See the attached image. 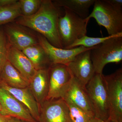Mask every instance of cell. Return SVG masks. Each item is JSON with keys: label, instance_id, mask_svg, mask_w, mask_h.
Listing matches in <instances>:
<instances>
[{"label": "cell", "instance_id": "obj_1", "mask_svg": "<svg viewBox=\"0 0 122 122\" xmlns=\"http://www.w3.org/2000/svg\"><path fill=\"white\" fill-rule=\"evenodd\" d=\"M60 7L55 5L51 0H42L38 11L28 16H21L15 23L39 33L50 44L62 48L58 30V23L61 16Z\"/></svg>", "mask_w": 122, "mask_h": 122}, {"label": "cell", "instance_id": "obj_2", "mask_svg": "<svg viewBox=\"0 0 122 122\" xmlns=\"http://www.w3.org/2000/svg\"><path fill=\"white\" fill-rule=\"evenodd\" d=\"M86 90L95 118L110 120V106L103 74L95 73L86 86Z\"/></svg>", "mask_w": 122, "mask_h": 122}, {"label": "cell", "instance_id": "obj_3", "mask_svg": "<svg viewBox=\"0 0 122 122\" xmlns=\"http://www.w3.org/2000/svg\"><path fill=\"white\" fill-rule=\"evenodd\" d=\"M91 59L95 73L102 74L105 66L122 61V33L106 40L91 50Z\"/></svg>", "mask_w": 122, "mask_h": 122}, {"label": "cell", "instance_id": "obj_4", "mask_svg": "<svg viewBox=\"0 0 122 122\" xmlns=\"http://www.w3.org/2000/svg\"><path fill=\"white\" fill-rule=\"evenodd\" d=\"M59 18L58 30L62 48L67 49L75 41L86 35L89 20L83 19L67 9Z\"/></svg>", "mask_w": 122, "mask_h": 122}, {"label": "cell", "instance_id": "obj_5", "mask_svg": "<svg viewBox=\"0 0 122 122\" xmlns=\"http://www.w3.org/2000/svg\"><path fill=\"white\" fill-rule=\"evenodd\" d=\"M91 13L86 18H93L105 27L109 36L122 33V8H116L105 1L95 0Z\"/></svg>", "mask_w": 122, "mask_h": 122}, {"label": "cell", "instance_id": "obj_6", "mask_svg": "<svg viewBox=\"0 0 122 122\" xmlns=\"http://www.w3.org/2000/svg\"><path fill=\"white\" fill-rule=\"evenodd\" d=\"M48 71L49 91L46 100L62 98L73 77L68 66L52 63L48 68Z\"/></svg>", "mask_w": 122, "mask_h": 122}, {"label": "cell", "instance_id": "obj_7", "mask_svg": "<svg viewBox=\"0 0 122 122\" xmlns=\"http://www.w3.org/2000/svg\"><path fill=\"white\" fill-rule=\"evenodd\" d=\"M103 77L106 84L111 108L110 120L122 122V69Z\"/></svg>", "mask_w": 122, "mask_h": 122}, {"label": "cell", "instance_id": "obj_8", "mask_svg": "<svg viewBox=\"0 0 122 122\" xmlns=\"http://www.w3.org/2000/svg\"><path fill=\"white\" fill-rule=\"evenodd\" d=\"M9 45L20 51L39 44L38 35L28 28L14 22L5 25L2 28Z\"/></svg>", "mask_w": 122, "mask_h": 122}, {"label": "cell", "instance_id": "obj_9", "mask_svg": "<svg viewBox=\"0 0 122 122\" xmlns=\"http://www.w3.org/2000/svg\"><path fill=\"white\" fill-rule=\"evenodd\" d=\"M39 107V122H72L69 107L63 99L46 100Z\"/></svg>", "mask_w": 122, "mask_h": 122}, {"label": "cell", "instance_id": "obj_10", "mask_svg": "<svg viewBox=\"0 0 122 122\" xmlns=\"http://www.w3.org/2000/svg\"><path fill=\"white\" fill-rule=\"evenodd\" d=\"M91 50L80 53L67 65L73 77L85 88L95 74L91 59Z\"/></svg>", "mask_w": 122, "mask_h": 122}, {"label": "cell", "instance_id": "obj_11", "mask_svg": "<svg viewBox=\"0 0 122 122\" xmlns=\"http://www.w3.org/2000/svg\"><path fill=\"white\" fill-rule=\"evenodd\" d=\"M39 45L49 56L52 63L67 65L72 61L80 53L93 49L80 46L69 49L57 48L49 42L41 34L38 35Z\"/></svg>", "mask_w": 122, "mask_h": 122}, {"label": "cell", "instance_id": "obj_12", "mask_svg": "<svg viewBox=\"0 0 122 122\" xmlns=\"http://www.w3.org/2000/svg\"><path fill=\"white\" fill-rule=\"evenodd\" d=\"M0 102L4 115L19 119L26 122H37L31 116L28 109L6 90L0 87Z\"/></svg>", "mask_w": 122, "mask_h": 122}, {"label": "cell", "instance_id": "obj_13", "mask_svg": "<svg viewBox=\"0 0 122 122\" xmlns=\"http://www.w3.org/2000/svg\"><path fill=\"white\" fill-rule=\"evenodd\" d=\"M7 59L16 69L29 81L37 71L32 62L21 51L9 45Z\"/></svg>", "mask_w": 122, "mask_h": 122}, {"label": "cell", "instance_id": "obj_14", "mask_svg": "<svg viewBox=\"0 0 122 122\" xmlns=\"http://www.w3.org/2000/svg\"><path fill=\"white\" fill-rule=\"evenodd\" d=\"M64 98L69 99L76 106L93 117L95 118L86 88L83 87L73 77L68 89L62 98Z\"/></svg>", "mask_w": 122, "mask_h": 122}, {"label": "cell", "instance_id": "obj_15", "mask_svg": "<svg viewBox=\"0 0 122 122\" xmlns=\"http://www.w3.org/2000/svg\"><path fill=\"white\" fill-rule=\"evenodd\" d=\"M0 87L4 89L13 95L28 109L33 118L39 122L40 107L28 87L16 88L7 86L0 82Z\"/></svg>", "mask_w": 122, "mask_h": 122}, {"label": "cell", "instance_id": "obj_16", "mask_svg": "<svg viewBox=\"0 0 122 122\" xmlns=\"http://www.w3.org/2000/svg\"><path fill=\"white\" fill-rule=\"evenodd\" d=\"M48 69L37 70L29 81V89L39 105L46 100L49 93Z\"/></svg>", "mask_w": 122, "mask_h": 122}, {"label": "cell", "instance_id": "obj_17", "mask_svg": "<svg viewBox=\"0 0 122 122\" xmlns=\"http://www.w3.org/2000/svg\"><path fill=\"white\" fill-rule=\"evenodd\" d=\"M0 82L16 88H25L29 85V81L16 69L8 59L0 71Z\"/></svg>", "mask_w": 122, "mask_h": 122}, {"label": "cell", "instance_id": "obj_18", "mask_svg": "<svg viewBox=\"0 0 122 122\" xmlns=\"http://www.w3.org/2000/svg\"><path fill=\"white\" fill-rule=\"evenodd\" d=\"M22 51L29 59L37 71L48 69L52 64L49 56L39 44L28 47Z\"/></svg>", "mask_w": 122, "mask_h": 122}, {"label": "cell", "instance_id": "obj_19", "mask_svg": "<svg viewBox=\"0 0 122 122\" xmlns=\"http://www.w3.org/2000/svg\"><path fill=\"white\" fill-rule=\"evenodd\" d=\"M55 5L67 9L83 19L89 15V9L94 5L95 0H53Z\"/></svg>", "mask_w": 122, "mask_h": 122}, {"label": "cell", "instance_id": "obj_20", "mask_svg": "<svg viewBox=\"0 0 122 122\" xmlns=\"http://www.w3.org/2000/svg\"><path fill=\"white\" fill-rule=\"evenodd\" d=\"M21 16L18 0L12 5L0 7V26L13 22Z\"/></svg>", "mask_w": 122, "mask_h": 122}, {"label": "cell", "instance_id": "obj_21", "mask_svg": "<svg viewBox=\"0 0 122 122\" xmlns=\"http://www.w3.org/2000/svg\"><path fill=\"white\" fill-rule=\"evenodd\" d=\"M63 99L68 105L70 117L72 122H90L94 118L79 107L75 105L69 99Z\"/></svg>", "mask_w": 122, "mask_h": 122}, {"label": "cell", "instance_id": "obj_22", "mask_svg": "<svg viewBox=\"0 0 122 122\" xmlns=\"http://www.w3.org/2000/svg\"><path fill=\"white\" fill-rule=\"evenodd\" d=\"M116 35H111L108 36L102 37H90L87 36L86 35H85L75 41L66 49H69L80 46H83L86 48H92L102 44L106 40L113 37Z\"/></svg>", "mask_w": 122, "mask_h": 122}, {"label": "cell", "instance_id": "obj_23", "mask_svg": "<svg viewBox=\"0 0 122 122\" xmlns=\"http://www.w3.org/2000/svg\"><path fill=\"white\" fill-rule=\"evenodd\" d=\"M42 0H18L22 16H28L35 14L39 10Z\"/></svg>", "mask_w": 122, "mask_h": 122}, {"label": "cell", "instance_id": "obj_24", "mask_svg": "<svg viewBox=\"0 0 122 122\" xmlns=\"http://www.w3.org/2000/svg\"><path fill=\"white\" fill-rule=\"evenodd\" d=\"M9 44L2 28H0V71L7 60Z\"/></svg>", "mask_w": 122, "mask_h": 122}, {"label": "cell", "instance_id": "obj_25", "mask_svg": "<svg viewBox=\"0 0 122 122\" xmlns=\"http://www.w3.org/2000/svg\"><path fill=\"white\" fill-rule=\"evenodd\" d=\"M105 1L114 7L122 8V0H105Z\"/></svg>", "mask_w": 122, "mask_h": 122}, {"label": "cell", "instance_id": "obj_26", "mask_svg": "<svg viewBox=\"0 0 122 122\" xmlns=\"http://www.w3.org/2000/svg\"><path fill=\"white\" fill-rule=\"evenodd\" d=\"M17 0H0V7H6L14 4L17 2Z\"/></svg>", "mask_w": 122, "mask_h": 122}, {"label": "cell", "instance_id": "obj_27", "mask_svg": "<svg viewBox=\"0 0 122 122\" xmlns=\"http://www.w3.org/2000/svg\"><path fill=\"white\" fill-rule=\"evenodd\" d=\"M12 117L11 116L4 115L0 113V122H7Z\"/></svg>", "mask_w": 122, "mask_h": 122}, {"label": "cell", "instance_id": "obj_28", "mask_svg": "<svg viewBox=\"0 0 122 122\" xmlns=\"http://www.w3.org/2000/svg\"><path fill=\"white\" fill-rule=\"evenodd\" d=\"M90 122H111L110 120H108L107 121H103V120H100L96 118H94Z\"/></svg>", "mask_w": 122, "mask_h": 122}, {"label": "cell", "instance_id": "obj_29", "mask_svg": "<svg viewBox=\"0 0 122 122\" xmlns=\"http://www.w3.org/2000/svg\"><path fill=\"white\" fill-rule=\"evenodd\" d=\"M7 122H20V120L17 118L12 117Z\"/></svg>", "mask_w": 122, "mask_h": 122}, {"label": "cell", "instance_id": "obj_30", "mask_svg": "<svg viewBox=\"0 0 122 122\" xmlns=\"http://www.w3.org/2000/svg\"><path fill=\"white\" fill-rule=\"evenodd\" d=\"M2 107H1V105L0 102V112L1 111Z\"/></svg>", "mask_w": 122, "mask_h": 122}, {"label": "cell", "instance_id": "obj_31", "mask_svg": "<svg viewBox=\"0 0 122 122\" xmlns=\"http://www.w3.org/2000/svg\"><path fill=\"white\" fill-rule=\"evenodd\" d=\"M111 122H117V121H111Z\"/></svg>", "mask_w": 122, "mask_h": 122}, {"label": "cell", "instance_id": "obj_32", "mask_svg": "<svg viewBox=\"0 0 122 122\" xmlns=\"http://www.w3.org/2000/svg\"><path fill=\"white\" fill-rule=\"evenodd\" d=\"M20 122H25V121H22V120H20Z\"/></svg>", "mask_w": 122, "mask_h": 122}]
</instances>
